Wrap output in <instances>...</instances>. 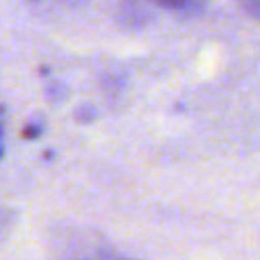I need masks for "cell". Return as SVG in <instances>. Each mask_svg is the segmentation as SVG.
Listing matches in <instances>:
<instances>
[{"label": "cell", "instance_id": "3", "mask_svg": "<svg viewBox=\"0 0 260 260\" xmlns=\"http://www.w3.org/2000/svg\"><path fill=\"white\" fill-rule=\"evenodd\" d=\"M14 221H16V215L7 208H0V242L9 235V231L14 229Z\"/></svg>", "mask_w": 260, "mask_h": 260}, {"label": "cell", "instance_id": "2", "mask_svg": "<svg viewBox=\"0 0 260 260\" xmlns=\"http://www.w3.org/2000/svg\"><path fill=\"white\" fill-rule=\"evenodd\" d=\"M160 7L169 9V12L176 14H185V16H192V14H199L206 5V0H155Z\"/></svg>", "mask_w": 260, "mask_h": 260}, {"label": "cell", "instance_id": "1", "mask_svg": "<svg viewBox=\"0 0 260 260\" xmlns=\"http://www.w3.org/2000/svg\"><path fill=\"white\" fill-rule=\"evenodd\" d=\"M64 260H135V258H128V256H123V253L114 251L108 244L80 240L78 244L69 247V251L64 253Z\"/></svg>", "mask_w": 260, "mask_h": 260}, {"label": "cell", "instance_id": "4", "mask_svg": "<svg viewBox=\"0 0 260 260\" xmlns=\"http://www.w3.org/2000/svg\"><path fill=\"white\" fill-rule=\"evenodd\" d=\"M0 155H3V139H0Z\"/></svg>", "mask_w": 260, "mask_h": 260}]
</instances>
